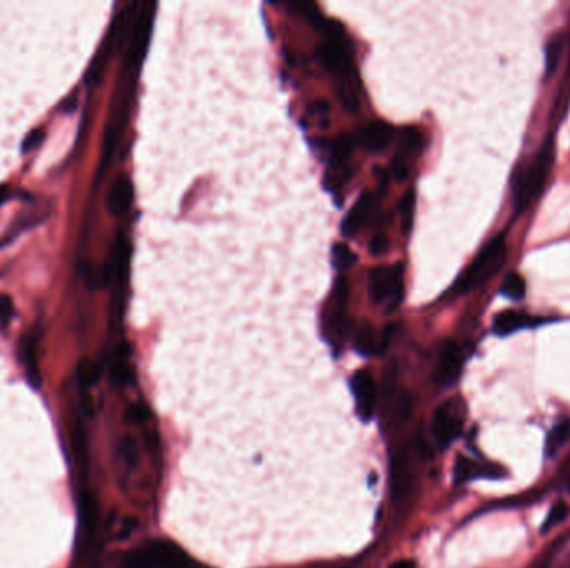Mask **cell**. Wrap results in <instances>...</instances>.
Returning <instances> with one entry per match:
<instances>
[{
  "label": "cell",
  "instance_id": "obj_1",
  "mask_svg": "<svg viewBox=\"0 0 570 568\" xmlns=\"http://www.w3.org/2000/svg\"><path fill=\"white\" fill-rule=\"evenodd\" d=\"M554 164V140L549 138L542 150L535 155L529 167L517 174L514 182V208L522 213L542 192L545 180H547L550 167Z\"/></svg>",
  "mask_w": 570,
  "mask_h": 568
},
{
  "label": "cell",
  "instance_id": "obj_2",
  "mask_svg": "<svg viewBox=\"0 0 570 568\" xmlns=\"http://www.w3.org/2000/svg\"><path fill=\"white\" fill-rule=\"evenodd\" d=\"M123 568H199L187 553L172 542L152 540L130 552Z\"/></svg>",
  "mask_w": 570,
  "mask_h": 568
},
{
  "label": "cell",
  "instance_id": "obj_3",
  "mask_svg": "<svg viewBox=\"0 0 570 568\" xmlns=\"http://www.w3.org/2000/svg\"><path fill=\"white\" fill-rule=\"evenodd\" d=\"M507 259V243L505 237L497 235L493 237L486 247L482 248L481 254L477 255L467 270L460 275L455 285V292L465 294L479 285L486 284L492 275H496L503 262Z\"/></svg>",
  "mask_w": 570,
  "mask_h": 568
},
{
  "label": "cell",
  "instance_id": "obj_4",
  "mask_svg": "<svg viewBox=\"0 0 570 568\" xmlns=\"http://www.w3.org/2000/svg\"><path fill=\"white\" fill-rule=\"evenodd\" d=\"M369 294L377 304H387L396 308L403 300V267L380 265L369 275Z\"/></svg>",
  "mask_w": 570,
  "mask_h": 568
},
{
  "label": "cell",
  "instance_id": "obj_5",
  "mask_svg": "<svg viewBox=\"0 0 570 568\" xmlns=\"http://www.w3.org/2000/svg\"><path fill=\"white\" fill-rule=\"evenodd\" d=\"M155 9H157L155 4H150V2L144 4V9H142L139 21H137L134 32H132L129 60H130V64H134L135 67L142 64V60H144V57H145V52H147V49H149V40H150V33H152V26H154Z\"/></svg>",
  "mask_w": 570,
  "mask_h": 568
},
{
  "label": "cell",
  "instance_id": "obj_6",
  "mask_svg": "<svg viewBox=\"0 0 570 568\" xmlns=\"http://www.w3.org/2000/svg\"><path fill=\"white\" fill-rule=\"evenodd\" d=\"M352 392L355 397L357 412L362 420H370L375 410V384L372 375L365 370H359L352 379Z\"/></svg>",
  "mask_w": 570,
  "mask_h": 568
},
{
  "label": "cell",
  "instance_id": "obj_7",
  "mask_svg": "<svg viewBox=\"0 0 570 568\" xmlns=\"http://www.w3.org/2000/svg\"><path fill=\"white\" fill-rule=\"evenodd\" d=\"M460 369H462V357H460L459 347L449 342L447 345L442 348L434 379L439 385L449 386L459 379Z\"/></svg>",
  "mask_w": 570,
  "mask_h": 568
},
{
  "label": "cell",
  "instance_id": "obj_8",
  "mask_svg": "<svg viewBox=\"0 0 570 568\" xmlns=\"http://www.w3.org/2000/svg\"><path fill=\"white\" fill-rule=\"evenodd\" d=\"M391 484H392V500L393 503L401 505L406 502L410 495L412 490V472L410 467H408L407 457L403 453H396L392 458V465H391Z\"/></svg>",
  "mask_w": 570,
  "mask_h": 568
},
{
  "label": "cell",
  "instance_id": "obj_9",
  "mask_svg": "<svg viewBox=\"0 0 570 568\" xmlns=\"http://www.w3.org/2000/svg\"><path fill=\"white\" fill-rule=\"evenodd\" d=\"M460 420L450 412L447 407H440L435 410L432 418V435L440 448L450 445L460 433Z\"/></svg>",
  "mask_w": 570,
  "mask_h": 568
},
{
  "label": "cell",
  "instance_id": "obj_10",
  "mask_svg": "<svg viewBox=\"0 0 570 568\" xmlns=\"http://www.w3.org/2000/svg\"><path fill=\"white\" fill-rule=\"evenodd\" d=\"M132 200H134V189L127 175H118L113 180L111 192H108L107 207L113 217H122L129 212Z\"/></svg>",
  "mask_w": 570,
  "mask_h": 568
},
{
  "label": "cell",
  "instance_id": "obj_11",
  "mask_svg": "<svg viewBox=\"0 0 570 568\" xmlns=\"http://www.w3.org/2000/svg\"><path fill=\"white\" fill-rule=\"evenodd\" d=\"M392 128L384 122H372L359 133V142L365 150L380 152L391 144Z\"/></svg>",
  "mask_w": 570,
  "mask_h": 568
},
{
  "label": "cell",
  "instance_id": "obj_12",
  "mask_svg": "<svg viewBox=\"0 0 570 568\" xmlns=\"http://www.w3.org/2000/svg\"><path fill=\"white\" fill-rule=\"evenodd\" d=\"M535 318H532L530 315H527L524 312H517V310H505V312H501L493 318V325L492 330L493 333H497L498 337H505L510 335L520 328L532 327L535 325Z\"/></svg>",
  "mask_w": 570,
  "mask_h": 568
},
{
  "label": "cell",
  "instance_id": "obj_13",
  "mask_svg": "<svg viewBox=\"0 0 570 568\" xmlns=\"http://www.w3.org/2000/svg\"><path fill=\"white\" fill-rule=\"evenodd\" d=\"M37 343H39L37 332L27 333L21 343V355L23 365H26L28 384L34 386V389H39L40 386V372L39 365H37Z\"/></svg>",
  "mask_w": 570,
  "mask_h": 568
},
{
  "label": "cell",
  "instance_id": "obj_14",
  "mask_svg": "<svg viewBox=\"0 0 570 568\" xmlns=\"http://www.w3.org/2000/svg\"><path fill=\"white\" fill-rule=\"evenodd\" d=\"M130 248L129 243H127L125 238L122 235L117 238L116 247H113V254H112V262L111 267L107 269V280L116 282V284H123L127 279V270H129V255Z\"/></svg>",
  "mask_w": 570,
  "mask_h": 568
},
{
  "label": "cell",
  "instance_id": "obj_15",
  "mask_svg": "<svg viewBox=\"0 0 570 568\" xmlns=\"http://www.w3.org/2000/svg\"><path fill=\"white\" fill-rule=\"evenodd\" d=\"M370 208H372V197H370L369 192H365L360 195V199L355 202L349 216L342 222V233H344V237H352L360 230L364 222L367 221Z\"/></svg>",
  "mask_w": 570,
  "mask_h": 568
},
{
  "label": "cell",
  "instance_id": "obj_16",
  "mask_svg": "<svg viewBox=\"0 0 570 568\" xmlns=\"http://www.w3.org/2000/svg\"><path fill=\"white\" fill-rule=\"evenodd\" d=\"M129 345L127 343H122L118 345L116 352V359H113L112 369H111V377L112 382L116 385H127L130 384L132 379H134V372H132V367L129 364Z\"/></svg>",
  "mask_w": 570,
  "mask_h": 568
},
{
  "label": "cell",
  "instance_id": "obj_17",
  "mask_svg": "<svg viewBox=\"0 0 570 568\" xmlns=\"http://www.w3.org/2000/svg\"><path fill=\"white\" fill-rule=\"evenodd\" d=\"M352 150H354L352 137L344 135V137L337 138L334 144L330 145V165H332V170L349 169V167H347V159H349L350 154H352Z\"/></svg>",
  "mask_w": 570,
  "mask_h": 568
},
{
  "label": "cell",
  "instance_id": "obj_18",
  "mask_svg": "<svg viewBox=\"0 0 570 568\" xmlns=\"http://www.w3.org/2000/svg\"><path fill=\"white\" fill-rule=\"evenodd\" d=\"M380 343L377 333H375L374 328H370L369 325L360 328L357 337H355V348H357L359 353L362 355H377L380 350Z\"/></svg>",
  "mask_w": 570,
  "mask_h": 568
},
{
  "label": "cell",
  "instance_id": "obj_19",
  "mask_svg": "<svg viewBox=\"0 0 570 568\" xmlns=\"http://www.w3.org/2000/svg\"><path fill=\"white\" fill-rule=\"evenodd\" d=\"M569 437H570V420L564 418L555 425L552 430H550L547 442H545V448H547L549 455H554V453L569 440Z\"/></svg>",
  "mask_w": 570,
  "mask_h": 568
},
{
  "label": "cell",
  "instance_id": "obj_20",
  "mask_svg": "<svg viewBox=\"0 0 570 568\" xmlns=\"http://www.w3.org/2000/svg\"><path fill=\"white\" fill-rule=\"evenodd\" d=\"M501 294L505 295V297L510 300L524 299V295H525L524 279H522L517 272H510V274H507L505 280H503V284L501 287Z\"/></svg>",
  "mask_w": 570,
  "mask_h": 568
},
{
  "label": "cell",
  "instance_id": "obj_21",
  "mask_svg": "<svg viewBox=\"0 0 570 568\" xmlns=\"http://www.w3.org/2000/svg\"><path fill=\"white\" fill-rule=\"evenodd\" d=\"M77 375H79L80 385H82V389L85 390V389H89V386L97 384L99 377H101V367H99L92 360L84 359L79 362Z\"/></svg>",
  "mask_w": 570,
  "mask_h": 568
},
{
  "label": "cell",
  "instance_id": "obj_22",
  "mask_svg": "<svg viewBox=\"0 0 570 568\" xmlns=\"http://www.w3.org/2000/svg\"><path fill=\"white\" fill-rule=\"evenodd\" d=\"M355 260H357V257L344 243H335L334 248H332V264H334L337 270L349 269V267L355 264Z\"/></svg>",
  "mask_w": 570,
  "mask_h": 568
},
{
  "label": "cell",
  "instance_id": "obj_23",
  "mask_svg": "<svg viewBox=\"0 0 570 568\" xmlns=\"http://www.w3.org/2000/svg\"><path fill=\"white\" fill-rule=\"evenodd\" d=\"M118 453H121L125 465L130 467V469H134V467L139 464V445H137L134 437L127 435L118 442Z\"/></svg>",
  "mask_w": 570,
  "mask_h": 568
},
{
  "label": "cell",
  "instance_id": "obj_24",
  "mask_svg": "<svg viewBox=\"0 0 570 568\" xmlns=\"http://www.w3.org/2000/svg\"><path fill=\"white\" fill-rule=\"evenodd\" d=\"M414 208H415V192L414 190H408V192L403 195V199L401 202L402 227L406 233L410 232L412 222H414Z\"/></svg>",
  "mask_w": 570,
  "mask_h": 568
},
{
  "label": "cell",
  "instance_id": "obj_25",
  "mask_svg": "<svg viewBox=\"0 0 570 568\" xmlns=\"http://www.w3.org/2000/svg\"><path fill=\"white\" fill-rule=\"evenodd\" d=\"M560 49H562V42L560 39H552L545 47V69H547V75H552L555 67H557Z\"/></svg>",
  "mask_w": 570,
  "mask_h": 568
},
{
  "label": "cell",
  "instance_id": "obj_26",
  "mask_svg": "<svg viewBox=\"0 0 570 568\" xmlns=\"http://www.w3.org/2000/svg\"><path fill=\"white\" fill-rule=\"evenodd\" d=\"M567 515H569V505L565 502H557L552 508H550L547 518H545V522L542 525V530L544 532H547V530L552 528L554 525L562 522Z\"/></svg>",
  "mask_w": 570,
  "mask_h": 568
},
{
  "label": "cell",
  "instance_id": "obj_27",
  "mask_svg": "<svg viewBox=\"0 0 570 568\" xmlns=\"http://www.w3.org/2000/svg\"><path fill=\"white\" fill-rule=\"evenodd\" d=\"M401 144H402V149L407 152L417 150L420 145V133L417 132L415 128H407V130L402 132Z\"/></svg>",
  "mask_w": 570,
  "mask_h": 568
},
{
  "label": "cell",
  "instance_id": "obj_28",
  "mask_svg": "<svg viewBox=\"0 0 570 568\" xmlns=\"http://www.w3.org/2000/svg\"><path fill=\"white\" fill-rule=\"evenodd\" d=\"M474 464L469 460V458L459 457L457 464H455V480L457 481H465L469 480L470 477L474 475Z\"/></svg>",
  "mask_w": 570,
  "mask_h": 568
},
{
  "label": "cell",
  "instance_id": "obj_29",
  "mask_svg": "<svg viewBox=\"0 0 570 568\" xmlns=\"http://www.w3.org/2000/svg\"><path fill=\"white\" fill-rule=\"evenodd\" d=\"M42 140H44V130L42 128H35L22 142V152H32L42 144Z\"/></svg>",
  "mask_w": 570,
  "mask_h": 568
},
{
  "label": "cell",
  "instance_id": "obj_30",
  "mask_svg": "<svg viewBox=\"0 0 570 568\" xmlns=\"http://www.w3.org/2000/svg\"><path fill=\"white\" fill-rule=\"evenodd\" d=\"M13 317V302L6 294H0V323H7Z\"/></svg>",
  "mask_w": 570,
  "mask_h": 568
},
{
  "label": "cell",
  "instance_id": "obj_31",
  "mask_svg": "<svg viewBox=\"0 0 570 568\" xmlns=\"http://www.w3.org/2000/svg\"><path fill=\"white\" fill-rule=\"evenodd\" d=\"M125 417L130 423H140L145 422V418L149 417V412H147V408L142 407V405H132V407L127 410Z\"/></svg>",
  "mask_w": 570,
  "mask_h": 568
},
{
  "label": "cell",
  "instance_id": "obj_32",
  "mask_svg": "<svg viewBox=\"0 0 570 568\" xmlns=\"http://www.w3.org/2000/svg\"><path fill=\"white\" fill-rule=\"evenodd\" d=\"M135 528H137V520H135V518H132V517L125 518V520H123V523H122L121 530H118L117 538H121V540H123V538L130 537V535H132V532H134Z\"/></svg>",
  "mask_w": 570,
  "mask_h": 568
},
{
  "label": "cell",
  "instance_id": "obj_33",
  "mask_svg": "<svg viewBox=\"0 0 570 568\" xmlns=\"http://www.w3.org/2000/svg\"><path fill=\"white\" fill-rule=\"evenodd\" d=\"M392 175L396 177L398 182H402V180L407 179V167L401 159H396V162H393Z\"/></svg>",
  "mask_w": 570,
  "mask_h": 568
},
{
  "label": "cell",
  "instance_id": "obj_34",
  "mask_svg": "<svg viewBox=\"0 0 570 568\" xmlns=\"http://www.w3.org/2000/svg\"><path fill=\"white\" fill-rule=\"evenodd\" d=\"M386 247H387L386 237H375L372 243H370V252H372L374 255H379L386 250Z\"/></svg>",
  "mask_w": 570,
  "mask_h": 568
},
{
  "label": "cell",
  "instance_id": "obj_35",
  "mask_svg": "<svg viewBox=\"0 0 570 568\" xmlns=\"http://www.w3.org/2000/svg\"><path fill=\"white\" fill-rule=\"evenodd\" d=\"M389 568H417V565L414 560H407V558H403V560H397L396 563H392Z\"/></svg>",
  "mask_w": 570,
  "mask_h": 568
},
{
  "label": "cell",
  "instance_id": "obj_36",
  "mask_svg": "<svg viewBox=\"0 0 570 568\" xmlns=\"http://www.w3.org/2000/svg\"><path fill=\"white\" fill-rule=\"evenodd\" d=\"M11 189L7 187V185H0V205H4L7 202L9 199H11Z\"/></svg>",
  "mask_w": 570,
  "mask_h": 568
},
{
  "label": "cell",
  "instance_id": "obj_37",
  "mask_svg": "<svg viewBox=\"0 0 570 568\" xmlns=\"http://www.w3.org/2000/svg\"><path fill=\"white\" fill-rule=\"evenodd\" d=\"M75 100H77V95L74 94L72 97L69 99V102H67V108H65V111H67V112H72V111H74V108H75Z\"/></svg>",
  "mask_w": 570,
  "mask_h": 568
},
{
  "label": "cell",
  "instance_id": "obj_38",
  "mask_svg": "<svg viewBox=\"0 0 570 568\" xmlns=\"http://www.w3.org/2000/svg\"><path fill=\"white\" fill-rule=\"evenodd\" d=\"M4 245H6V243H4V242H2V245H0V247H4Z\"/></svg>",
  "mask_w": 570,
  "mask_h": 568
},
{
  "label": "cell",
  "instance_id": "obj_39",
  "mask_svg": "<svg viewBox=\"0 0 570 568\" xmlns=\"http://www.w3.org/2000/svg\"><path fill=\"white\" fill-rule=\"evenodd\" d=\"M540 568H545V567H540Z\"/></svg>",
  "mask_w": 570,
  "mask_h": 568
}]
</instances>
